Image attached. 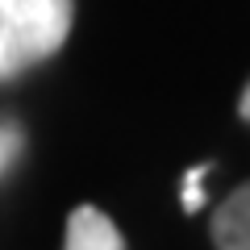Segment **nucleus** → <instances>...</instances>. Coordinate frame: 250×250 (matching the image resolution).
Wrapping results in <instances>:
<instances>
[{"mask_svg":"<svg viewBox=\"0 0 250 250\" xmlns=\"http://www.w3.org/2000/svg\"><path fill=\"white\" fill-rule=\"evenodd\" d=\"M208 233L217 250H250V184H242L217 205Z\"/></svg>","mask_w":250,"mask_h":250,"instance_id":"nucleus-2","label":"nucleus"},{"mask_svg":"<svg viewBox=\"0 0 250 250\" xmlns=\"http://www.w3.org/2000/svg\"><path fill=\"white\" fill-rule=\"evenodd\" d=\"M75 0H0V83L62 50Z\"/></svg>","mask_w":250,"mask_h":250,"instance_id":"nucleus-1","label":"nucleus"},{"mask_svg":"<svg viewBox=\"0 0 250 250\" xmlns=\"http://www.w3.org/2000/svg\"><path fill=\"white\" fill-rule=\"evenodd\" d=\"M21 125L17 121H0V179H4V171L17 163V154H21Z\"/></svg>","mask_w":250,"mask_h":250,"instance_id":"nucleus-4","label":"nucleus"},{"mask_svg":"<svg viewBox=\"0 0 250 250\" xmlns=\"http://www.w3.org/2000/svg\"><path fill=\"white\" fill-rule=\"evenodd\" d=\"M238 113H242V121H250V83H246V92H242V100H238Z\"/></svg>","mask_w":250,"mask_h":250,"instance_id":"nucleus-6","label":"nucleus"},{"mask_svg":"<svg viewBox=\"0 0 250 250\" xmlns=\"http://www.w3.org/2000/svg\"><path fill=\"white\" fill-rule=\"evenodd\" d=\"M62 250H125V238L100 208L80 205L67 217V246Z\"/></svg>","mask_w":250,"mask_h":250,"instance_id":"nucleus-3","label":"nucleus"},{"mask_svg":"<svg viewBox=\"0 0 250 250\" xmlns=\"http://www.w3.org/2000/svg\"><path fill=\"white\" fill-rule=\"evenodd\" d=\"M208 171H213V167L205 163V167H192V171L184 175V192H179V196H184V208H188V213H196V208L205 205V192H200V179H205Z\"/></svg>","mask_w":250,"mask_h":250,"instance_id":"nucleus-5","label":"nucleus"}]
</instances>
